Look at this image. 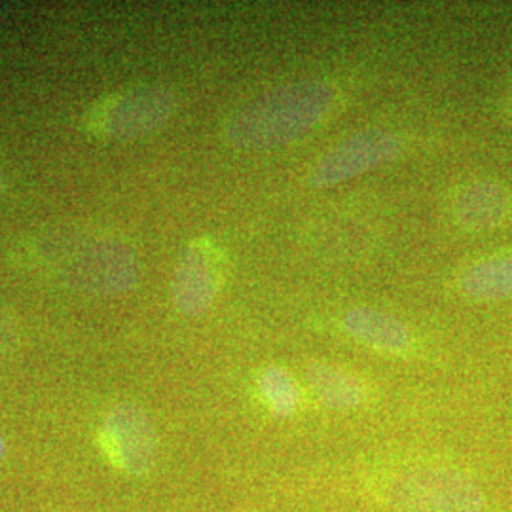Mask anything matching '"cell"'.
I'll return each instance as SVG.
<instances>
[{
  "instance_id": "obj_1",
  "label": "cell",
  "mask_w": 512,
  "mask_h": 512,
  "mask_svg": "<svg viewBox=\"0 0 512 512\" xmlns=\"http://www.w3.org/2000/svg\"><path fill=\"white\" fill-rule=\"evenodd\" d=\"M336 103V92L323 80L277 86L232 112L224 137L241 150L287 147L310 135Z\"/></svg>"
},
{
  "instance_id": "obj_2",
  "label": "cell",
  "mask_w": 512,
  "mask_h": 512,
  "mask_svg": "<svg viewBox=\"0 0 512 512\" xmlns=\"http://www.w3.org/2000/svg\"><path fill=\"white\" fill-rule=\"evenodd\" d=\"M384 501L397 512H482L484 495L473 478L452 467L412 465L387 476Z\"/></svg>"
},
{
  "instance_id": "obj_3",
  "label": "cell",
  "mask_w": 512,
  "mask_h": 512,
  "mask_svg": "<svg viewBox=\"0 0 512 512\" xmlns=\"http://www.w3.org/2000/svg\"><path fill=\"white\" fill-rule=\"evenodd\" d=\"M135 251L118 241H88L61 264V279L86 293H124L139 281Z\"/></svg>"
},
{
  "instance_id": "obj_4",
  "label": "cell",
  "mask_w": 512,
  "mask_h": 512,
  "mask_svg": "<svg viewBox=\"0 0 512 512\" xmlns=\"http://www.w3.org/2000/svg\"><path fill=\"white\" fill-rule=\"evenodd\" d=\"M403 152L399 135L385 129H363L329 150L311 167L310 184L329 188L355 179L366 171L393 162Z\"/></svg>"
},
{
  "instance_id": "obj_5",
  "label": "cell",
  "mask_w": 512,
  "mask_h": 512,
  "mask_svg": "<svg viewBox=\"0 0 512 512\" xmlns=\"http://www.w3.org/2000/svg\"><path fill=\"white\" fill-rule=\"evenodd\" d=\"M177 107L175 95L162 86H143L112 101L101 120V129L112 139H137L162 128Z\"/></svg>"
},
{
  "instance_id": "obj_6",
  "label": "cell",
  "mask_w": 512,
  "mask_h": 512,
  "mask_svg": "<svg viewBox=\"0 0 512 512\" xmlns=\"http://www.w3.org/2000/svg\"><path fill=\"white\" fill-rule=\"evenodd\" d=\"M107 435L120 467L131 475H145L156 459V431L147 414L133 406L120 404L109 414Z\"/></svg>"
},
{
  "instance_id": "obj_7",
  "label": "cell",
  "mask_w": 512,
  "mask_h": 512,
  "mask_svg": "<svg viewBox=\"0 0 512 512\" xmlns=\"http://www.w3.org/2000/svg\"><path fill=\"white\" fill-rule=\"evenodd\" d=\"M171 294L177 310L184 315H202L215 302L217 274L209 255L200 245L184 251L173 275Z\"/></svg>"
},
{
  "instance_id": "obj_8",
  "label": "cell",
  "mask_w": 512,
  "mask_h": 512,
  "mask_svg": "<svg viewBox=\"0 0 512 512\" xmlns=\"http://www.w3.org/2000/svg\"><path fill=\"white\" fill-rule=\"evenodd\" d=\"M511 213V196L494 181H473L461 186L454 200V217L469 232H488Z\"/></svg>"
},
{
  "instance_id": "obj_9",
  "label": "cell",
  "mask_w": 512,
  "mask_h": 512,
  "mask_svg": "<svg viewBox=\"0 0 512 512\" xmlns=\"http://www.w3.org/2000/svg\"><path fill=\"white\" fill-rule=\"evenodd\" d=\"M344 329L366 344L384 353H404L412 346V334L406 325L385 311L357 306L344 315Z\"/></svg>"
},
{
  "instance_id": "obj_10",
  "label": "cell",
  "mask_w": 512,
  "mask_h": 512,
  "mask_svg": "<svg viewBox=\"0 0 512 512\" xmlns=\"http://www.w3.org/2000/svg\"><path fill=\"white\" fill-rule=\"evenodd\" d=\"M461 291L478 302L512 296V253H494L476 260L461 277Z\"/></svg>"
},
{
  "instance_id": "obj_11",
  "label": "cell",
  "mask_w": 512,
  "mask_h": 512,
  "mask_svg": "<svg viewBox=\"0 0 512 512\" xmlns=\"http://www.w3.org/2000/svg\"><path fill=\"white\" fill-rule=\"evenodd\" d=\"M308 382L319 401L332 410H351L365 401V389L361 382L336 366L311 363L308 366Z\"/></svg>"
},
{
  "instance_id": "obj_12",
  "label": "cell",
  "mask_w": 512,
  "mask_h": 512,
  "mask_svg": "<svg viewBox=\"0 0 512 512\" xmlns=\"http://www.w3.org/2000/svg\"><path fill=\"white\" fill-rule=\"evenodd\" d=\"M260 391L270 404V408L279 416H291L298 406V387L294 384L293 376L279 368L270 366L260 376Z\"/></svg>"
},
{
  "instance_id": "obj_13",
  "label": "cell",
  "mask_w": 512,
  "mask_h": 512,
  "mask_svg": "<svg viewBox=\"0 0 512 512\" xmlns=\"http://www.w3.org/2000/svg\"><path fill=\"white\" fill-rule=\"evenodd\" d=\"M14 338V327H12V321L8 317H4L0 313V348L4 344H10Z\"/></svg>"
},
{
  "instance_id": "obj_14",
  "label": "cell",
  "mask_w": 512,
  "mask_h": 512,
  "mask_svg": "<svg viewBox=\"0 0 512 512\" xmlns=\"http://www.w3.org/2000/svg\"><path fill=\"white\" fill-rule=\"evenodd\" d=\"M2 190H4V177H2V171H0V194H2Z\"/></svg>"
},
{
  "instance_id": "obj_15",
  "label": "cell",
  "mask_w": 512,
  "mask_h": 512,
  "mask_svg": "<svg viewBox=\"0 0 512 512\" xmlns=\"http://www.w3.org/2000/svg\"><path fill=\"white\" fill-rule=\"evenodd\" d=\"M4 456V442H2V437H0V459Z\"/></svg>"
}]
</instances>
